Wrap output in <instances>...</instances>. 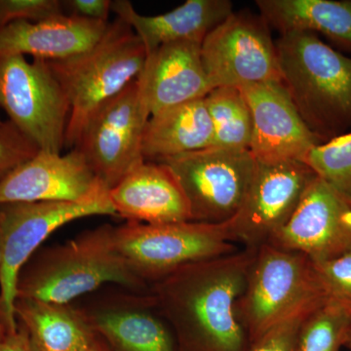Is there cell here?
I'll list each match as a JSON object with an SVG mask.
<instances>
[{"instance_id": "obj_1", "label": "cell", "mask_w": 351, "mask_h": 351, "mask_svg": "<svg viewBox=\"0 0 351 351\" xmlns=\"http://www.w3.org/2000/svg\"><path fill=\"white\" fill-rule=\"evenodd\" d=\"M257 249L191 263L152 284L181 351H249L237 304Z\"/></svg>"}, {"instance_id": "obj_2", "label": "cell", "mask_w": 351, "mask_h": 351, "mask_svg": "<svg viewBox=\"0 0 351 351\" xmlns=\"http://www.w3.org/2000/svg\"><path fill=\"white\" fill-rule=\"evenodd\" d=\"M276 44L281 82L309 130L322 144L351 132V57L311 32Z\"/></svg>"}, {"instance_id": "obj_3", "label": "cell", "mask_w": 351, "mask_h": 351, "mask_svg": "<svg viewBox=\"0 0 351 351\" xmlns=\"http://www.w3.org/2000/svg\"><path fill=\"white\" fill-rule=\"evenodd\" d=\"M113 232L114 226H100L34 253L18 276L17 298L73 304L107 285L149 291L117 253Z\"/></svg>"}, {"instance_id": "obj_4", "label": "cell", "mask_w": 351, "mask_h": 351, "mask_svg": "<svg viewBox=\"0 0 351 351\" xmlns=\"http://www.w3.org/2000/svg\"><path fill=\"white\" fill-rule=\"evenodd\" d=\"M145 60L142 41L117 18L91 49L69 59L46 61L69 101L64 149H75L97 110L138 80Z\"/></svg>"}, {"instance_id": "obj_5", "label": "cell", "mask_w": 351, "mask_h": 351, "mask_svg": "<svg viewBox=\"0 0 351 351\" xmlns=\"http://www.w3.org/2000/svg\"><path fill=\"white\" fill-rule=\"evenodd\" d=\"M113 240L127 267L149 286L186 265L237 251L232 219L223 223L189 221L160 225L127 221L114 226Z\"/></svg>"}, {"instance_id": "obj_6", "label": "cell", "mask_w": 351, "mask_h": 351, "mask_svg": "<svg viewBox=\"0 0 351 351\" xmlns=\"http://www.w3.org/2000/svg\"><path fill=\"white\" fill-rule=\"evenodd\" d=\"M326 300L308 258L265 244L257 249L237 314L252 346L295 311Z\"/></svg>"}, {"instance_id": "obj_7", "label": "cell", "mask_w": 351, "mask_h": 351, "mask_svg": "<svg viewBox=\"0 0 351 351\" xmlns=\"http://www.w3.org/2000/svg\"><path fill=\"white\" fill-rule=\"evenodd\" d=\"M0 108L39 149L63 152L69 105L46 61L0 54Z\"/></svg>"}, {"instance_id": "obj_8", "label": "cell", "mask_w": 351, "mask_h": 351, "mask_svg": "<svg viewBox=\"0 0 351 351\" xmlns=\"http://www.w3.org/2000/svg\"><path fill=\"white\" fill-rule=\"evenodd\" d=\"M115 216L108 193L82 202L13 203L0 207L3 258L0 271V306L9 334L18 331L14 304L21 270L44 240L66 223L86 217Z\"/></svg>"}, {"instance_id": "obj_9", "label": "cell", "mask_w": 351, "mask_h": 351, "mask_svg": "<svg viewBox=\"0 0 351 351\" xmlns=\"http://www.w3.org/2000/svg\"><path fill=\"white\" fill-rule=\"evenodd\" d=\"M173 171L188 198L191 221L223 223L239 213L256 169L248 149L210 147L161 162Z\"/></svg>"}, {"instance_id": "obj_10", "label": "cell", "mask_w": 351, "mask_h": 351, "mask_svg": "<svg viewBox=\"0 0 351 351\" xmlns=\"http://www.w3.org/2000/svg\"><path fill=\"white\" fill-rule=\"evenodd\" d=\"M201 60L212 89L281 82L276 41L260 14L233 11L203 40Z\"/></svg>"}, {"instance_id": "obj_11", "label": "cell", "mask_w": 351, "mask_h": 351, "mask_svg": "<svg viewBox=\"0 0 351 351\" xmlns=\"http://www.w3.org/2000/svg\"><path fill=\"white\" fill-rule=\"evenodd\" d=\"M149 117L137 80L97 110L83 129L75 149L108 191L144 162L142 143Z\"/></svg>"}, {"instance_id": "obj_12", "label": "cell", "mask_w": 351, "mask_h": 351, "mask_svg": "<svg viewBox=\"0 0 351 351\" xmlns=\"http://www.w3.org/2000/svg\"><path fill=\"white\" fill-rule=\"evenodd\" d=\"M110 351H181L151 292L104 286L73 302Z\"/></svg>"}, {"instance_id": "obj_13", "label": "cell", "mask_w": 351, "mask_h": 351, "mask_svg": "<svg viewBox=\"0 0 351 351\" xmlns=\"http://www.w3.org/2000/svg\"><path fill=\"white\" fill-rule=\"evenodd\" d=\"M315 177L302 161H256L250 188L232 219L235 243L250 249L269 244L294 213Z\"/></svg>"}, {"instance_id": "obj_14", "label": "cell", "mask_w": 351, "mask_h": 351, "mask_svg": "<svg viewBox=\"0 0 351 351\" xmlns=\"http://www.w3.org/2000/svg\"><path fill=\"white\" fill-rule=\"evenodd\" d=\"M269 244L302 254L313 263L345 255L351 252V202L316 176Z\"/></svg>"}, {"instance_id": "obj_15", "label": "cell", "mask_w": 351, "mask_h": 351, "mask_svg": "<svg viewBox=\"0 0 351 351\" xmlns=\"http://www.w3.org/2000/svg\"><path fill=\"white\" fill-rule=\"evenodd\" d=\"M82 152L39 151L0 182V207L13 203L82 202L108 193Z\"/></svg>"}, {"instance_id": "obj_16", "label": "cell", "mask_w": 351, "mask_h": 351, "mask_svg": "<svg viewBox=\"0 0 351 351\" xmlns=\"http://www.w3.org/2000/svg\"><path fill=\"white\" fill-rule=\"evenodd\" d=\"M253 122L250 151L256 161L298 160L322 144L298 112L282 82L240 88Z\"/></svg>"}, {"instance_id": "obj_17", "label": "cell", "mask_w": 351, "mask_h": 351, "mask_svg": "<svg viewBox=\"0 0 351 351\" xmlns=\"http://www.w3.org/2000/svg\"><path fill=\"white\" fill-rule=\"evenodd\" d=\"M115 216L127 221L160 225L191 219L188 198L173 171L144 161L108 191Z\"/></svg>"}, {"instance_id": "obj_18", "label": "cell", "mask_w": 351, "mask_h": 351, "mask_svg": "<svg viewBox=\"0 0 351 351\" xmlns=\"http://www.w3.org/2000/svg\"><path fill=\"white\" fill-rule=\"evenodd\" d=\"M141 94L152 115L205 98L211 91L201 60V44H164L147 55L138 78Z\"/></svg>"}, {"instance_id": "obj_19", "label": "cell", "mask_w": 351, "mask_h": 351, "mask_svg": "<svg viewBox=\"0 0 351 351\" xmlns=\"http://www.w3.org/2000/svg\"><path fill=\"white\" fill-rule=\"evenodd\" d=\"M108 23L66 14L39 22L17 21L0 29V54L31 55L44 61L69 59L96 45Z\"/></svg>"}, {"instance_id": "obj_20", "label": "cell", "mask_w": 351, "mask_h": 351, "mask_svg": "<svg viewBox=\"0 0 351 351\" xmlns=\"http://www.w3.org/2000/svg\"><path fill=\"white\" fill-rule=\"evenodd\" d=\"M230 0H186L170 12L144 16L128 0L112 1V12L137 34L147 56L164 44L179 41L202 44L208 34L233 12Z\"/></svg>"}, {"instance_id": "obj_21", "label": "cell", "mask_w": 351, "mask_h": 351, "mask_svg": "<svg viewBox=\"0 0 351 351\" xmlns=\"http://www.w3.org/2000/svg\"><path fill=\"white\" fill-rule=\"evenodd\" d=\"M256 5L279 36L311 32L351 54V0H257Z\"/></svg>"}, {"instance_id": "obj_22", "label": "cell", "mask_w": 351, "mask_h": 351, "mask_svg": "<svg viewBox=\"0 0 351 351\" xmlns=\"http://www.w3.org/2000/svg\"><path fill=\"white\" fill-rule=\"evenodd\" d=\"M212 144L213 126L202 98L152 115L145 125L142 152L145 161L161 162Z\"/></svg>"}, {"instance_id": "obj_23", "label": "cell", "mask_w": 351, "mask_h": 351, "mask_svg": "<svg viewBox=\"0 0 351 351\" xmlns=\"http://www.w3.org/2000/svg\"><path fill=\"white\" fill-rule=\"evenodd\" d=\"M14 311L31 351H84L96 336L75 304L17 298Z\"/></svg>"}, {"instance_id": "obj_24", "label": "cell", "mask_w": 351, "mask_h": 351, "mask_svg": "<svg viewBox=\"0 0 351 351\" xmlns=\"http://www.w3.org/2000/svg\"><path fill=\"white\" fill-rule=\"evenodd\" d=\"M213 144L219 149H250L253 122L248 103L239 87L214 88L205 97Z\"/></svg>"}, {"instance_id": "obj_25", "label": "cell", "mask_w": 351, "mask_h": 351, "mask_svg": "<svg viewBox=\"0 0 351 351\" xmlns=\"http://www.w3.org/2000/svg\"><path fill=\"white\" fill-rule=\"evenodd\" d=\"M351 339V319L329 300L307 315L298 336L295 351H341Z\"/></svg>"}, {"instance_id": "obj_26", "label": "cell", "mask_w": 351, "mask_h": 351, "mask_svg": "<svg viewBox=\"0 0 351 351\" xmlns=\"http://www.w3.org/2000/svg\"><path fill=\"white\" fill-rule=\"evenodd\" d=\"M304 163L351 202V132L314 147Z\"/></svg>"}, {"instance_id": "obj_27", "label": "cell", "mask_w": 351, "mask_h": 351, "mask_svg": "<svg viewBox=\"0 0 351 351\" xmlns=\"http://www.w3.org/2000/svg\"><path fill=\"white\" fill-rule=\"evenodd\" d=\"M313 265L327 300L341 306L351 319V252Z\"/></svg>"}, {"instance_id": "obj_28", "label": "cell", "mask_w": 351, "mask_h": 351, "mask_svg": "<svg viewBox=\"0 0 351 351\" xmlns=\"http://www.w3.org/2000/svg\"><path fill=\"white\" fill-rule=\"evenodd\" d=\"M40 151L12 122L0 124V182Z\"/></svg>"}, {"instance_id": "obj_29", "label": "cell", "mask_w": 351, "mask_h": 351, "mask_svg": "<svg viewBox=\"0 0 351 351\" xmlns=\"http://www.w3.org/2000/svg\"><path fill=\"white\" fill-rule=\"evenodd\" d=\"M325 302L309 304L295 311L265 332L251 346L249 351H295L302 322L311 311Z\"/></svg>"}, {"instance_id": "obj_30", "label": "cell", "mask_w": 351, "mask_h": 351, "mask_svg": "<svg viewBox=\"0 0 351 351\" xmlns=\"http://www.w3.org/2000/svg\"><path fill=\"white\" fill-rule=\"evenodd\" d=\"M64 14L60 0H0V29L17 21L39 22Z\"/></svg>"}, {"instance_id": "obj_31", "label": "cell", "mask_w": 351, "mask_h": 351, "mask_svg": "<svg viewBox=\"0 0 351 351\" xmlns=\"http://www.w3.org/2000/svg\"><path fill=\"white\" fill-rule=\"evenodd\" d=\"M62 4L64 12L69 11L71 13L69 15L92 21L108 23L112 12L110 0H66L62 1Z\"/></svg>"}, {"instance_id": "obj_32", "label": "cell", "mask_w": 351, "mask_h": 351, "mask_svg": "<svg viewBox=\"0 0 351 351\" xmlns=\"http://www.w3.org/2000/svg\"><path fill=\"white\" fill-rule=\"evenodd\" d=\"M0 351H31L25 330L18 326L17 332L9 334L0 345Z\"/></svg>"}, {"instance_id": "obj_33", "label": "cell", "mask_w": 351, "mask_h": 351, "mask_svg": "<svg viewBox=\"0 0 351 351\" xmlns=\"http://www.w3.org/2000/svg\"><path fill=\"white\" fill-rule=\"evenodd\" d=\"M84 351H110V350L107 343H105V341L101 337H99L98 335H96L93 341H91V343L87 346L86 350Z\"/></svg>"}, {"instance_id": "obj_34", "label": "cell", "mask_w": 351, "mask_h": 351, "mask_svg": "<svg viewBox=\"0 0 351 351\" xmlns=\"http://www.w3.org/2000/svg\"><path fill=\"white\" fill-rule=\"evenodd\" d=\"M8 335V330H7L5 324H4L3 318H2L1 306H0V345L3 343L4 339H6Z\"/></svg>"}, {"instance_id": "obj_35", "label": "cell", "mask_w": 351, "mask_h": 351, "mask_svg": "<svg viewBox=\"0 0 351 351\" xmlns=\"http://www.w3.org/2000/svg\"><path fill=\"white\" fill-rule=\"evenodd\" d=\"M2 258H3V237H2L1 221H0V271H1Z\"/></svg>"}, {"instance_id": "obj_36", "label": "cell", "mask_w": 351, "mask_h": 351, "mask_svg": "<svg viewBox=\"0 0 351 351\" xmlns=\"http://www.w3.org/2000/svg\"><path fill=\"white\" fill-rule=\"evenodd\" d=\"M348 348H350V350H351V339H350V343H348Z\"/></svg>"}, {"instance_id": "obj_37", "label": "cell", "mask_w": 351, "mask_h": 351, "mask_svg": "<svg viewBox=\"0 0 351 351\" xmlns=\"http://www.w3.org/2000/svg\"><path fill=\"white\" fill-rule=\"evenodd\" d=\"M1 123H2V120H1V119H0V124H1Z\"/></svg>"}]
</instances>
